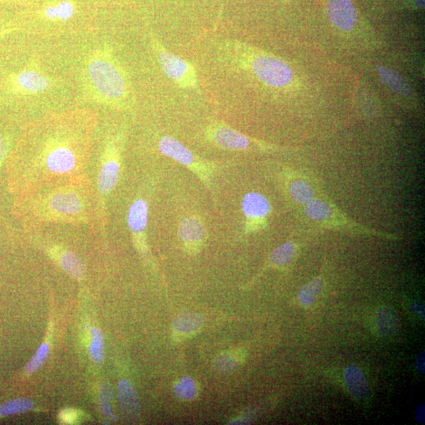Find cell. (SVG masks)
<instances>
[{
	"mask_svg": "<svg viewBox=\"0 0 425 425\" xmlns=\"http://www.w3.org/2000/svg\"><path fill=\"white\" fill-rule=\"evenodd\" d=\"M46 166L54 173H67L74 170L78 158L72 146L65 141L54 142L45 156Z\"/></svg>",
	"mask_w": 425,
	"mask_h": 425,
	"instance_id": "cell-10",
	"label": "cell"
},
{
	"mask_svg": "<svg viewBox=\"0 0 425 425\" xmlns=\"http://www.w3.org/2000/svg\"><path fill=\"white\" fill-rule=\"evenodd\" d=\"M327 12L333 25L344 31L351 30L356 23L357 12L351 0H329Z\"/></svg>",
	"mask_w": 425,
	"mask_h": 425,
	"instance_id": "cell-12",
	"label": "cell"
},
{
	"mask_svg": "<svg viewBox=\"0 0 425 425\" xmlns=\"http://www.w3.org/2000/svg\"><path fill=\"white\" fill-rule=\"evenodd\" d=\"M344 380L348 391L355 400H366L369 395V387L366 375L361 369L355 366L346 368Z\"/></svg>",
	"mask_w": 425,
	"mask_h": 425,
	"instance_id": "cell-15",
	"label": "cell"
},
{
	"mask_svg": "<svg viewBox=\"0 0 425 425\" xmlns=\"http://www.w3.org/2000/svg\"><path fill=\"white\" fill-rule=\"evenodd\" d=\"M113 400V389L109 385H103L100 390V407L103 414L112 416L111 402Z\"/></svg>",
	"mask_w": 425,
	"mask_h": 425,
	"instance_id": "cell-30",
	"label": "cell"
},
{
	"mask_svg": "<svg viewBox=\"0 0 425 425\" xmlns=\"http://www.w3.org/2000/svg\"><path fill=\"white\" fill-rule=\"evenodd\" d=\"M33 407L32 401L27 399H17L3 404L0 407V416H8L25 412Z\"/></svg>",
	"mask_w": 425,
	"mask_h": 425,
	"instance_id": "cell-26",
	"label": "cell"
},
{
	"mask_svg": "<svg viewBox=\"0 0 425 425\" xmlns=\"http://www.w3.org/2000/svg\"><path fill=\"white\" fill-rule=\"evenodd\" d=\"M411 310L416 315L418 318L421 319L424 318V304L421 302H415L412 305H411Z\"/></svg>",
	"mask_w": 425,
	"mask_h": 425,
	"instance_id": "cell-34",
	"label": "cell"
},
{
	"mask_svg": "<svg viewBox=\"0 0 425 425\" xmlns=\"http://www.w3.org/2000/svg\"><path fill=\"white\" fill-rule=\"evenodd\" d=\"M242 211L245 218V233L248 235L259 232L267 226L272 206L264 194L252 192L243 197Z\"/></svg>",
	"mask_w": 425,
	"mask_h": 425,
	"instance_id": "cell-7",
	"label": "cell"
},
{
	"mask_svg": "<svg viewBox=\"0 0 425 425\" xmlns=\"http://www.w3.org/2000/svg\"><path fill=\"white\" fill-rule=\"evenodd\" d=\"M48 352H50V347L47 344H42L30 363L26 366V373L31 374L38 371L45 363Z\"/></svg>",
	"mask_w": 425,
	"mask_h": 425,
	"instance_id": "cell-29",
	"label": "cell"
},
{
	"mask_svg": "<svg viewBox=\"0 0 425 425\" xmlns=\"http://www.w3.org/2000/svg\"><path fill=\"white\" fill-rule=\"evenodd\" d=\"M74 13V4L71 1H66V0L55 5L48 6L44 11V15L47 19L62 21V22L71 19Z\"/></svg>",
	"mask_w": 425,
	"mask_h": 425,
	"instance_id": "cell-24",
	"label": "cell"
},
{
	"mask_svg": "<svg viewBox=\"0 0 425 425\" xmlns=\"http://www.w3.org/2000/svg\"><path fill=\"white\" fill-rule=\"evenodd\" d=\"M378 69L382 80L395 90L396 93L405 96L411 95L412 91H411L406 81L398 73L383 66H378Z\"/></svg>",
	"mask_w": 425,
	"mask_h": 425,
	"instance_id": "cell-22",
	"label": "cell"
},
{
	"mask_svg": "<svg viewBox=\"0 0 425 425\" xmlns=\"http://www.w3.org/2000/svg\"><path fill=\"white\" fill-rule=\"evenodd\" d=\"M118 395L121 407L124 413L128 414H136L139 409V402L136 393L130 383L127 380H122L118 385Z\"/></svg>",
	"mask_w": 425,
	"mask_h": 425,
	"instance_id": "cell-20",
	"label": "cell"
},
{
	"mask_svg": "<svg viewBox=\"0 0 425 425\" xmlns=\"http://www.w3.org/2000/svg\"><path fill=\"white\" fill-rule=\"evenodd\" d=\"M158 149L165 156L187 167L206 187H211L213 177L221 168L219 164L202 158L170 136H164L160 139Z\"/></svg>",
	"mask_w": 425,
	"mask_h": 425,
	"instance_id": "cell-4",
	"label": "cell"
},
{
	"mask_svg": "<svg viewBox=\"0 0 425 425\" xmlns=\"http://www.w3.org/2000/svg\"><path fill=\"white\" fill-rule=\"evenodd\" d=\"M297 252V245L289 240L276 248L269 256V266L276 269H283L289 266Z\"/></svg>",
	"mask_w": 425,
	"mask_h": 425,
	"instance_id": "cell-19",
	"label": "cell"
},
{
	"mask_svg": "<svg viewBox=\"0 0 425 425\" xmlns=\"http://www.w3.org/2000/svg\"><path fill=\"white\" fill-rule=\"evenodd\" d=\"M91 333H92V341L90 345L91 357L96 363H99L103 361L104 355L103 337L97 327H94Z\"/></svg>",
	"mask_w": 425,
	"mask_h": 425,
	"instance_id": "cell-27",
	"label": "cell"
},
{
	"mask_svg": "<svg viewBox=\"0 0 425 425\" xmlns=\"http://www.w3.org/2000/svg\"><path fill=\"white\" fill-rule=\"evenodd\" d=\"M204 319L199 315L187 313L177 318L174 322V333L179 337H187L196 333L203 325Z\"/></svg>",
	"mask_w": 425,
	"mask_h": 425,
	"instance_id": "cell-18",
	"label": "cell"
},
{
	"mask_svg": "<svg viewBox=\"0 0 425 425\" xmlns=\"http://www.w3.org/2000/svg\"><path fill=\"white\" fill-rule=\"evenodd\" d=\"M59 262L69 275L82 279L86 274V268L79 257L69 250H60L57 255Z\"/></svg>",
	"mask_w": 425,
	"mask_h": 425,
	"instance_id": "cell-21",
	"label": "cell"
},
{
	"mask_svg": "<svg viewBox=\"0 0 425 425\" xmlns=\"http://www.w3.org/2000/svg\"><path fill=\"white\" fill-rule=\"evenodd\" d=\"M78 412L72 409L62 410L59 414V421L62 424H73L78 422Z\"/></svg>",
	"mask_w": 425,
	"mask_h": 425,
	"instance_id": "cell-31",
	"label": "cell"
},
{
	"mask_svg": "<svg viewBox=\"0 0 425 425\" xmlns=\"http://www.w3.org/2000/svg\"><path fill=\"white\" fill-rule=\"evenodd\" d=\"M8 149L9 142L8 138L0 134V165L2 164L6 154H8Z\"/></svg>",
	"mask_w": 425,
	"mask_h": 425,
	"instance_id": "cell-32",
	"label": "cell"
},
{
	"mask_svg": "<svg viewBox=\"0 0 425 425\" xmlns=\"http://www.w3.org/2000/svg\"><path fill=\"white\" fill-rule=\"evenodd\" d=\"M120 156L117 146L114 143L110 144L98 178L99 188L103 194L110 193L117 183L121 167Z\"/></svg>",
	"mask_w": 425,
	"mask_h": 425,
	"instance_id": "cell-11",
	"label": "cell"
},
{
	"mask_svg": "<svg viewBox=\"0 0 425 425\" xmlns=\"http://www.w3.org/2000/svg\"><path fill=\"white\" fill-rule=\"evenodd\" d=\"M149 206L144 199H137L129 208L128 224L136 239H141L144 246V233L148 225Z\"/></svg>",
	"mask_w": 425,
	"mask_h": 425,
	"instance_id": "cell-14",
	"label": "cell"
},
{
	"mask_svg": "<svg viewBox=\"0 0 425 425\" xmlns=\"http://www.w3.org/2000/svg\"><path fill=\"white\" fill-rule=\"evenodd\" d=\"M424 359V351H423L418 355L415 362L416 371L420 374H424L425 372Z\"/></svg>",
	"mask_w": 425,
	"mask_h": 425,
	"instance_id": "cell-33",
	"label": "cell"
},
{
	"mask_svg": "<svg viewBox=\"0 0 425 425\" xmlns=\"http://www.w3.org/2000/svg\"><path fill=\"white\" fill-rule=\"evenodd\" d=\"M415 418L420 424H424V403L421 404L416 409Z\"/></svg>",
	"mask_w": 425,
	"mask_h": 425,
	"instance_id": "cell-35",
	"label": "cell"
},
{
	"mask_svg": "<svg viewBox=\"0 0 425 425\" xmlns=\"http://www.w3.org/2000/svg\"><path fill=\"white\" fill-rule=\"evenodd\" d=\"M287 191L290 199L296 204L303 206L318 197L315 185L312 184L309 178L301 176L292 175L289 179Z\"/></svg>",
	"mask_w": 425,
	"mask_h": 425,
	"instance_id": "cell-13",
	"label": "cell"
},
{
	"mask_svg": "<svg viewBox=\"0 0 425 425\" xmlns=\"http://www.w3.org/2000/svg\"><path fill=\"white\" fill-rule=\"evenodd\" d=\"M206 233L204 222L197 215L188 216L180 222L179 238L192 255L199 253L203 248L206 241Z\"/></svg>",
	"mask_w": 425,
	"mask_h": 425,
	"instance_id": "cell-9",
	"label": "cell"
},
{
	"mask_svg": "<svg viewBox=\"0 0 425 425\" xmlns=\"http://www.w3.org/2000/svg\"><path fill=\"white\" fill-rule=\"evenodd\" d=\"M83 81L92 98L104 104L124 107L131 99L128 76L107 50L89 55L83 68Z\"/></svg>",
	"mask_w": 425,
	"mask_h": 425,
	"instance_id": "cell-1",
	"label": "cell"
},
{
	"mask_svg": "<svg viewBox=\"0 0 425 425\" xmlns=\"http://www.w3.org/2000/svg\"><path fill=\"white\" fill-rule=\"evenodd\" d=\"M303 210L306 217L322 228L351 235L398 240V236L395 235L376 231L348 218L345 213L327 199L318 197L303 206Z\"/></svg>",
	"mask_w": 425,
	"mask_h": 425,
	"instance_id": "cell-3",
	"label": "cell"
},
{
	"mask_svg": "<svg viewBox=\"0 0 425 425\" xmlns=\"http://www.w3.org/2000/svg\"><path fill=\"white\" fill-rule=\"evenodd\" d=\"M416 4L422 8L424 4V0H416Z\"/></svg>",
	"mask_w": 425,
	"mask_h": 425,
	"instance_id": "cell-36",
	"label": "cell"
},
{
	"mask_svg": "<svg viewBox=\"0 0 425 425\" xmlns=\"http://www.w3.org/2000/svg\"><path fill=\"white\" fill-rule=\"evenodd\" d=\"M175 392L181 399L192 400L197 395L196 383L190 378H185L176 385Z\"/></svg>",
	"mask_w": 425,
	"mask_h": 425,
	"instance_id": "cell-28",
	"label": "cell"
},
{
	"mask_svg": "<svg viewBox=\"0 0 425 425\" xmlns=\"http://www.w3.org/2000/svg\"><path fill=\"white\" fill-rule=\"evenodd\" d=\"M324 288V280L322 276L313 278L308 284L304 285L298 292V298L305 306H310L315 302L318 296Z\"/></svg>",
	"mask_w": 425,
	"mask_h": 425,
	"instance_id": "cell-23",
	"label": "cell"
},
{
	"mask_svg": "<svg viewBox=\"0 0 425 425\" xmlns=\"http://www.w3.org/2000/svg\"><path fill=\"white\" fill-rule=\"evenodd\" d=\"M50 205L54 212L73 215L81 210L82 202L78 194L66 191L53 194L50 200Z\"/></svg>",
	"mask_w": 425,
	"mask_h": 425,
	"instance_id": "cell-16",
	"label": "cell"
},
{
	"mask_svg": "<svg viewBox=\"0 0 425 425\" xmlns=\"http://www.w3.org/2000/svg\"><path fill=\"white\" fill-rule=\"evenodd\" d=\"M224 50L233 64L252 74L264 86L284 89L289 88L294 81V73L290 65L273 54L233 41L228 42Z\"/></svg>",
	"mask_w": 425,
	"mask_h": 425,
	"instance_id": "cell-2",
	"label": "cell"
},
{
	"mask_svg": "<svg viewBox=\"0 0 425 425\" xmlns=\"http://www.w3.org/2000/svg\"><path fill=\"white\" fill-rule=\"evenodd\" d=\"M9 83L13 92L21 95H35L45 92L52 86V81L35 69H24L11 76Z\"/></svg>",
	"mask_w": 425,
	"mask_h": 425,
	"instance_id": "cell-8",
	"label": "cell"
},
{
	"mask_svg": "<svg viewBox=\"0 0 425 425\" xmlns=\"http://www.w3.org/2000/svg\"><path fill=\"white\" fill-rule=\"evenodd\" d=\"M206 136L209 141L217 147L229 151H243L254 148L270 149L269 145L256 141L220 122H214L208 125Z\"/></svg>",
	"mask_w": 425,
	"mask_h": 425,
	"instance_id": "cell-6",
	"label": "cell"
},
{
	"mask_svg": "<svg viewBox=\"0 0 425 425\" xmlns=\"http://www.w3.org/2000/svg\"><path fill=\"white\" fill-rule=\"evenodd\" d=\"M398 313L389 306L381 308L376 315V327L384 336H392L400 330Z\"/></svg>",
	"mask_w": 425,
	"mask_h": 425,
	"instance_id": "cell-17",
	"label": "cell"
},
{
	"mask_svg": "<svg viewBox=\"0 0 425 425\" xmlns=\"http://www.w3.org/2000/svg\"><path fill=\"white\" fill-rule=\"evenodd\" d=\"M153 47L160 66L171 81L185 89H194L198 87L197 73L191 62L167 51L158 40L153 42Z\"/></svg>",
	"mask_w": 425,
	"mask_h": 425,
	"instance_id": "cell-5",
	"label": "cell"
},
{
	"mask_svg": "<svg viewBox=\"0 0 425 425\" xmlns=\"http://www.w3.org/2000/svg\"><path fill=\"white\" fill-rule=\"evenodd\" d=\"M242 359L243 356L238 351L222 354L216 359L215 368L221 373L232 372L239 366Z\"/></svg>",
	"mask_w": 425,
	"mask_h": 425,
	"instance_id": "cell-25",
	"label": "cell"
}]
</instances>
